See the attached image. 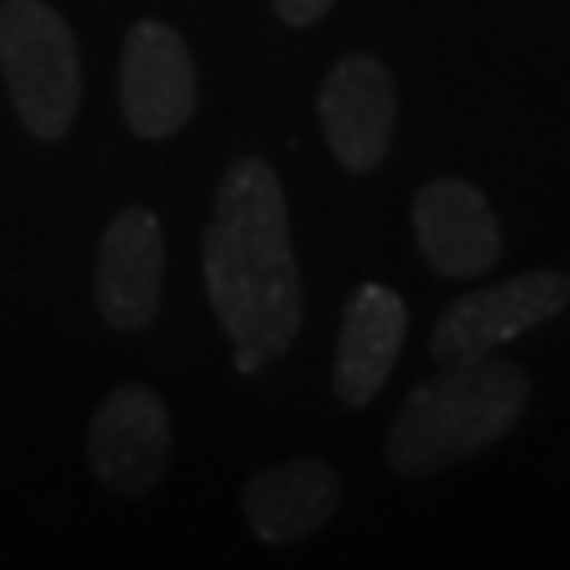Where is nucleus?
I'll list each match as a JSON object with an SVG mask.
<instances>
[{"label": "nucleus", "instance_id": "obj_1", "mask_svg": "<svg viewBox=\"0 0 570 570\" xmlns=\"http://www.w3.org/2000/svg\"><path fill=\"white\" fill-rule=\"evenodd\" d=\"M204 284L233 343L237 372H258L296 343L305 322L301 271L279 174L266 157L225 169L204 233Z\"/></svg>", "mask_w": 570, "mask_h": 570}, {"label": "nucleus", "instance_id": "obj_2", "mask_svg": "<svg viewBox=\"0 0 570 570\" xmlns=\"http://www.w3.org/2000/svg\"><path fill=\"white\" fill-rule=\"evenodd\" d=\"M532 402V376L515 360H473L440 367L414 385L385 435V465L410 482L435 478L499 444Z\"/></svg>", "mask_w": 570, "mask_h": 570}, {"label": "nucleus", "instance_id": "obj_3", "mask_svg": "<svg viewBox=\"0 0 570 570\" xmlns=\"http://www.w3.org/2000/svg\"><path fill=\"white\" fill-rule=\"evenodd\" d=\"M0 77L35 140L56 144L72 131L81 110V51L47 0L0 4Z\"/></svg>", "mask_w": 570, "mask_h": 570}, {"label": "nucleus", "instance_id": "obj_4", "mask_svg": "<svg viewBox=\"0 0 570 570\" xmlns=\"http://www.w3.org/2000/svg\"><path fill=\"white\" fill-rule=\"evenodd\" d=\"M567 308V271H529V275H511L503 284L465 292L440 313V322L431 330V360H435V367H461L473 360H487L499 346L546 326Z\"/></svg>", "mask_w": 570, "mask_h": 570}, {"label": "nucleus", "instance_id": "obj_5", "mask_svg": "<svg viewBox=\"0 0 570 570\" xmlns=\"http://www.w3.org/2000/svg\"><path fill=\"white\" fill-rule=\"evenodd\" d=\"M119 102L127 127L144 140H169L190 122L199 106V77L190 47L169 21L144 18L127 30L119 60Z\"/></svg>", "mask_w": 570, "mask_h": 570}, {"label": "nucleus", "instance_id": "obj_6", "mask_svg": "<svg viewBox=\"0 0 570 570\" xmlns=\"http://www.w3.org/2000/svg\"><path fill=\"white\" fill-rule=\"evenodd\" d=\"M317 122L334 161L346 174L367 178L393 148L397 131V81L367 51H351L334 63L317 94Z\"/></svg>", "mask_w": 570, "mask_h": 570}, {"label": "nucleus", "instance_id": "obj_7", "mask_svg": "<svg viewBox=\"0 0 570 570\" xmlns=\"http://www.w3.org/2000/svg\"><path fill=\"white\" fill-rule=\"evenodd\" d=\"M174 452V423L169 410L148 385H119L94 410L85 456L94 478L115 494L140 499L157 487Z\"/></svg>", "mask_w": 570, "mask_h": 570}, {"label": "nucleus", "instance_id": "obj_8", "mask_svg": "<svg viewBox=\"0 0 570 570\" xmlns=\"http://www.w3.org/2000/svg\"><path fill=\"white\" fill-rule=\"evenodd\" d=\"M165 284V233L157 212L148 207H122L110 216L102 242H98V266H94V305L110 330H144L153 326L161 308Z\"/></svg>", "mask_w": 570, "mask_h": 570}, {"label": "nucleus", "instance_id": "obj_9", "mask_svg": "<svg viewBox=\"0 0 570 570\" xmlns=\"http://www.w3.org/2000/svg\"><path fill=\"white\" fill-rule=\"evenodd\" d=\"M410 225L428 266L444 279H478L494 271L503 254L499 216L487 195L465 178H435L419 186Z\"/></svg>", "mask_w": 570, "mask_h": 570}, {"label": "nucleus", "instance_id": "obj_10", "mask_svg": "<svg viewBox=\"0 0 570 570\" xmlns=\"http://www.w3.org/2000/svg\"><path fill=\"white\" fill-rule=\"evenodd\" d=\"M343 503L338 469L317 456H292L258 469L242 487V511L263 546H292L322 532Z\"/></svg>", "mask_w": 570, "mask_h": 570}, {"label": "nucleus", "instance_id": "obj_11", "mask_svg": "<svg viewBox=\"0 0 570 570\" xmlns=\"http://www.w3.org/2000/svg\"><path fill=\"white\" fill-rule=\"evenodd\" d=\"M406 343V305L385 284H360L346 301L338 351H334V397L351 410L376 402Z\"/></svg>", "mask_w": 570, "mask_h": 570}, {"label": "nucleus", "instance_id": "obj_12", "mask_svg": "<svg viewBox=\"0 0 570 570\" xmlns=\"http://www.w3.org/2000/svg\"><path fill=\"white\" fill-rule=\"evenodd\" d=\"M271 9H275V18L284 21V26L305 30V26H317V21L326 18L330 9H334V0H271Z\"/></svg>", "mask_w": 570, "mask_h": 570}]
</instances>
